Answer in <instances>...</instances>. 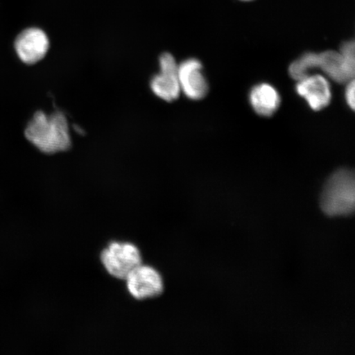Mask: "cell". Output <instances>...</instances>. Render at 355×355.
<instances>
[{"mask_svg": "<svg viewBox=\"0 0 355 355\" xmlns=\"http://www.w3.org/2000/svg\"><path fill=\"white\" fill-rule=\"evenodd\" d=\"M333 81L348 83L354 79L355 68L354 42L343 44L340 52L328 51L318 54V67Z\"/></svg>", "mask_w": 355, "mask_h": 355, "instance_id": "277c9868", "label": "cell"}, {"mask_svg": "<svg viewBox=\"0 0 355 355\" xmlns=\"http://www.w3.org/2000/svg\"><path fill=\"white\" fill-rule=\"evenodd\" d=\"M101 260L111 277L125 279L141 264V255L133 243L113 242L101 252Z\"/></svg>", "mask_w": 355, "mask_h": 355, "instance_id": "3957f363", "label": "cell"}, {"mask_svg": "<svg viewBox=\"0 0 355 355\" xmlns=\"http://www.w3.org/2000/svg\"><path fill=\"white\" fill-rule=\"evenodd\" d=\"M202 69L201 62L196 59L186 60L178 68L180 90L191 100L204 98L209 89Z\"/></svg>", "mask_w": 355, "mask_h": 355, "instance_id": "ba28073f", "label": "cell"}, {"mask_svg": "<svg viewBox=\"0 0 355 355\" xmlns=\"http://www.w3.org/2000/svg\"><path fill=\"white\" fill-rule=\"evenodd\" d=\"M354 172L341 168L333 174L324 186L321 207L328 216L349 215L354 210Z\"/></svg>", "mask_w": 355, "mask_h": 355, "instance_id": "7a4b0ae2", "label": "cell"}, {"mask_svg": "<svg viewBox=\"0 0 355 355\" xmlns=\"http://www.w3.org/2000/svg\"><path fill=\"white\" fill-rule=\"evenodd\" d=\"M125 281L128 292L137 300L155 298L164 291L161 274L150 266L139 265L128 275Z\"/></svg>", "mask_w": 355, "mask_h": 355, "instance_id": "5b68a950", "label": "cell"}, {"mask_svg": "<svg viewBox=\"0 0 355 355\" xmlns=\"http://www.w3.org/2000/svg\"><path fill=\"white\" fill-rule=\"evenodd\" d=\"M318 67V54L313 52L305 53L303 55L300 56L290 66L288 73L293 79L299 81L305 77L309 76V73L313 69H317Z\"/></svg>", "mask_w": 355, "mask_h": 355, "instance_id": "8fae6325", "label": "cell"}, {"mask_svg": "<svg viewBox=\"0 0 355 355\" xmlns=\"http://www.w3.org/2000/svg\"><path fill=\"white\" fill-rule=\"evenodd\" d=\"M297 82V93L307 101L311 109L318 111L330 104L331 86L325 77L322 75H309Z\"/></svg>", "mask_w": 355, "mask_h": 355, "instance_id": "9c48e42d", "label": "cell"}, {"mask_svg": "<svg viewBox=\"0 0 355 355\" xmlns=\"http://www.w3.org/2000/svg\"><path fill=\"white\" fill-rule=\"evenodd\" d=\"M161 72L150 81V88L159 98L171 102L179 98L181 90L178 78L179 65L170 53H164L159 57Z\"/></svg>", "mask_w": 355, "mask_h": 355, "instance_id": "8992f818", "label": "cell"}, {"mask_svg": "<svg viewBox=\"0 0 355 355\" xmlns=\"http://www.w3.org/2000/svg\"><path fill=\"white\" fill-rule=\"evenodd\" d=\"M50 42L46 33L37 28L22 31L17 35L15 48L17 56L26 64H34L46 55Z\"/></svg>", "mask_w": 355, "mask_h": 355, "instance_id": "52a82bcc", "label": "cell"}, {"mask_svg": "<svg viewBox=\"0 0 355 355\" xmlns=\"http://www.w3.org/2000/svg\"><path fill=\"white\" fill-rule=\"evenodd\" d=\"M250 101L257 114L270 117L279 107L281 96L273 86L268 83H261L252 88Z\"/></svg>", "mask_w": 355, "mask_h": 355, "instance_id": "30bf717a", "label": "cell"}, {"mask_svg": "<svg viewBox=\"0 0 355 355\" xmlns=\"http://www.w3.org/2000/svg\"><path fill=\"white\" fill-rule=\"evenodd\" d=\"M354 79L348 82L347 87L345 90V100L350 108L354 110Z\"/></svg>", "mask_w": 355, "mask_h": 355, "instance_id": "7c38bea8", "label": "cell"}, {"mask_svg": "<svg viewBox=\"0 0 355 355\" xmlns=\"http://www.w3.org/2000/svg\"><path fill=\"white\" fill-rule=\"evenodd\" d=\"M242 1H252V0H242Z\"/></svg>", "mask_w": 355, "mask_h": 355, "instance_id": "4fadbf2b", "label": "cell"}, {"mask_svg": "<svg viewBox=\"0 0 355 355\" xmlns=\"http://www.w3.org/2000/svg\"><path fill=\"white\" fill-rule=\"evenodd\" d=\"M25 136L35 148L46 154L64 152L72 146L68 121L60 111L50 115L37 111L26 126Z\"/></svg>", "mask_w": 355, "mask_h": 355, "instance_id": "6da1fadb", "label": "cell"}]
</instances>
